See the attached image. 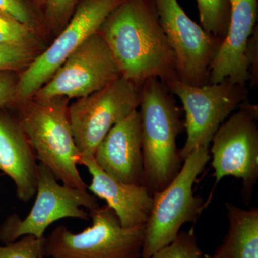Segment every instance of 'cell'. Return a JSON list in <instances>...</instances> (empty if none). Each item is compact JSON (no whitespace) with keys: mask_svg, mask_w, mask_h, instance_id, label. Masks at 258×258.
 I'll return each mask as SVG.
<instances>
[{"mask_svg":"<svg viewBox=\"0 0 258 258\" xmlns=\"http://www.w3.org/2000/svg\"><path fill=\"white\" fill-rule=\"evenodd\" d=\"M18 81L14 78L7 74L0 72V106L10 103L17 96Z\"/></svg>","mask_w":258,"mask_h":258,"instance_id":"25","label":"cell"},{"mask_svg":"<svg viewBox=\"0 0 258 258\" xmlns=\"http://www.w3.org/2000/svg\"><path fill=\"white\" fill-rule=\"evenodd\" d=\"M45 14L52 25H62L74 11L77 0H45Z\"/></svg>","mask_w":258,"mask_h":258,"instance_id":"23","label":"cell"},{"mask_svg":"<svg viewBox=\"0 0 258 258\" xmlns=\"http://www.w3.org/2000/svg\"><path fill=\"white\" fill-rule=\"evenodd\" d=\"M92 225L79 233L58 225L44 237V257L141 258L145 225L126 228L108 205L89 211Z\"/></svg>","mask_w":258,"mask_h":258,"instance_id":"5","label":"cell"},{"mask_svg":"<svg viewBox=\"0 0 258 258\" xmlns=\"http://www.w3.org/2000/svg\"><path fill=\"white\" fill-rule=\"evenodd\" d=\"M20 124L35 157L62 184L88 190L78 165L81 153L75 143L64 98L37 101L23 110Z\"/></svg>","mask_w":258,"mask_h":258,"instance_id":"3","label":"cell"},{"mask_svg":"<svg viewBox=\"0 0 258 258\" xmlns=\"http://www.w3.org/2000/svg\"><path fill=\"white\" fill-rule=\"evenodd\" d=\"M44 237L26 235L0 246V258H44Z\"/></svg>","mask_w":258,"mask_h":258,"instance_id":"20","label":"cell"},{"mask_svg":"<svg viewBox=\"0 0 258 258\" xmlns=\"http://www.w3.org/2000/svg\"><path fill=\"white\" fill-rule=\"evenodd\" d=\"M79 164L91 175L88 191L106 202L120 225L126 228L146 225L152 211L153 194L145 186L114 179L97 165L93 157H81Z\"/></svg>","mask_w":258,"mask_h":258,"instance_id":"15","label":"cell"},{"mask_svg":"<svg viewBox=\"0 0 258 258\" xmlns=\"http://www.w3.org/2000/svg\"><path fill=\"white\" fill-rule=\"evenodd\" d=\"M205 258H222L220 257V255H219L218 254H217L216 252H215V254H213V255H209V254H205Z\"/></svg>","mask_w":258,"mask_h":258,"instance_id":"26","label":"cell"},{"mask_svg":"<svg viewBox=\"0 0 258 258\" xmlns=\"http://www.w3.org/2000/svg\"><path fill=\"white\" fill-rule=\"evenodd\" d=\"M120 76L104 39L88 37L35 94L37 101L81 98L99 91Z\"/></svg>","mask_w":258,"mask_h":258,"instance_id":"12","label":"cell"},{"mask_svg":"<svg viewBox=\"0 0 258 258\" xmlns=\"http://www.w3.org/2000/svg\"><path fill=\"white\" fill-rule=\"evenodd\" d=\"M0 14L31 28L33 25V17L23 0H0Z\"/></svg>","mask_w":258,"mask_h":258,"instance_id":"24","label":"cell"},{"mask_svg":"<svg viewBox=\"0 0 258 258\" xmlns=\"http://www.w3.org/2000/svg\"><path fill=\"white\" fill-rule=\"evenodd\" d=\"M228 230L215 251L222 258H258V209L225 204Z\"/></svg>","mask_w":258,"mask_h":258,"instance_id":"17","label":"cell"},{"mask_svg":"<svg viewBox=\"0 0 258 258\" xmlns=\"http://www.w3.org/2000/svg\"><path fill=\"white\" fill-rule=\"evenodd\" d=\"M200 21L209 35L220 42L224 40L230 23L231 6L229 0H196Z\"/></svg>","mask_w":258,"mask_h":258,"instance_id":"18","label":"cell"},{"mask_svg":"<svg viewBox=\"0 0 258 258\" xmlns=\"http://www.w3.org/2000/svg\"><path fill=\"white\" fill-rule=\"evenodd\" d=\"M120 75L140 88L148 79H179L174 52L153 0H123L100 28Z\"/></svg>","mask_w":258,"mask_h":258,"instance_id":"1","label":"cell"},{"mask_svg":"<svg viewBox=\"0 0 258 258\" xmlns=\"http://www.w3.org/2000/svg\"><path fill=\"white\" fill-rule=\"evenodd\" d=\"M210 159V148H198L185 158L171 182L164 189L153 193L141 258L150 257L170 244L184 224L198 220L204 205L203 199L194 193V185Z\"/></svg>","mask_w":258,"mask_h":258,"instance_id":"4","label":"cell"},{"mask_svg":"<svg viewBox=\"0 0 258 258\" xmlns=\"http://www.w3.org/2000/svg\"><path fill=\"white\" fill-rule=\"evenodd\" d=\"M140 88L119 76L104 88L79 98L68 108L81 157H93L112 127L139 107Z\"/></svg>","mask_w":258,"mask_h":258,"instance_id":"9","label":"cell"},{"mask_svg":"<svg viewBox=\"0 0 258 258\" xmlns=\"http://www.w3.org/2000/svg\"><path fill=\"white\" fill-rule=\"evenodd\" d=\"M123 0H83L67 26L46 50L35 57L17 85V96H35L86 40L99 31L105 20Z\"/></svg>","mask_w":258,"mask_h":258,"instance_id":"10","label":"cell"},{"mask_svg":"<svg viewBox=\"0 0 258 258\" xmlns=\"http://www.w3.org/2000/svg\"><path fill=\"white\" fill-rule=\"evenodd\" d=\"M166 86L173 95L179 97L185 111L186 139L179 150L183 161L198 148H210L222 123L247 101L248 96L246 86L227 79L202 86H191L176 79Z\"/></svg>","mask_w":258,"mask_h":258,"instance_id":"6","label":"cell"},{"mask_svg":"<svg viewBox=\"0 0 258 258\" xmlns=\"http://www.w3.org/2000/svg\"><path fill=\"white\" fill-rule=\"evenodd\" d=\"M97 165L114 179L143 185L144 164L138 110L112 127L94 155Z\"/></svg>","mask_w":258,"mask_h":258,"instance_id":"14","label":"cell"},{"mask_svg":"<svg viewBox=\"0 0 258 258\" xmlns=\"http://www.w3.org/2000/svg\"><path fill=\"white\" fill-rule=\"evenodd\" d=\"M37 164L20 123L0 116V171L13 180L25 203L36 193Z\"/></svg>","mask_w":258,"mask_h":258,"instance_id":"16","label":"cell"},{"mask_svg":"<svg viewBox=\"0 0 258 258\" xmlns=\"http://www.w3.org/2000/svg\"><path fill=\"white\" fill-rule=\"evenodd\" d=\"M231 12L227 34L210 66L209 83L230 80L240 86L250 81L247 48L257 28L258 0H229Z\"/></svg>","mask_w":258,"mask_h":258,"instance_id":"13","label":"cell"},{"mask_svg":"<svg viewBox=\"0 0 258 258\" xmlns=\"http://www.w3.org/2000/svg\"><path fill=\"white\" fill-rule=\"evenodd\" d=\"M32 37L31 27L0 14V46L30 44Z\"/></svg>","mask_w":258,"mask_h":258,"instance_id":"22","label":"cell"},{"mask_svg":"<svg viewBox=\"0 0 258 258\" xmlns=\"http://www.w3.org/2000/svg\"><path fill=\"white\" fill-rule=\"evenodd\" d=\"M30 44H14L0 46V72H8L28 66L33 60Z\"/></svg>","mask_w":258,"mask_h":258,"instance_id":"21","label":"cell"},{"mask_svg":"<svg viewBox=\"0 0 258 258\" xmlns=\"http://www.w3.org/2000/svg\"><path fill=\"white\" fill-rule=\"evenodd\" d=\"M36 198L28 215L24 219L18 215L8 217L0 228V240L5 244L24 235L45 237V231L53 222L62 219L88 220L91 211L99 206L96 197L88 190L75 189L60 184L49 168L37 164Z\"/></svg>","mask_w":258,"mask_h":258,"instance_id":"7","label":"cell"},{"mask_svg":"<svg viewBox=\"0 0 258 258\" xmlns=\"http://www.w3.org/2000/svg\"><path fill=\"white\" fill-rule=\"evenodd\" d=\"M222 123L212 140L210 156L215 185L226 176L242 180V195L249 203L258 179V110L244 102Z\"/></svg>","mask_w":258,"mask_h":258,"instance_id":"8","label":"cell"},{"mask_svg":"<svg viewBox=\"0 0 258 258\" xmlns=\"http://www.w3.org/2000/svg\"><path fill=\"white\" fill-rule=\"evenodd\" d=\"M159 21L175 57L180 81L209 84L210 66L220 42L186 15L177 0H153Z\"/></svg>","mask_w":258,"mask_h":258,"instance_id":"11","label":"cell"},{"mask_svg":"<svg viewBox=\"0 0 258 258\" xmlns=\"http://www.w3.org/2000/svg\"><path fill=\"white\" fill-rule=\"evenodd\" d=\"M139 97L143 185L153 194L164 189L181 169L176 139L184 122L174 95L159 79L142 83Z\"/></svg>","mask_w":258,"mask_h":258,"instance_id":"2","label":"cell"},{"mask_svg":"<svg viewBox=\"0 0 258 258\" xmlns=\"http://www.w3.org/2000/svg\"><path fill=\"white\" fill-rule=\"evenodd\" d=\"M203 256L192 227L189 231L180 232L170 244L149 258H202Z\"/></svg>","mask_w":258,"mask_h":258,"instance_id":"19","label":"cell"}]
</instances>
